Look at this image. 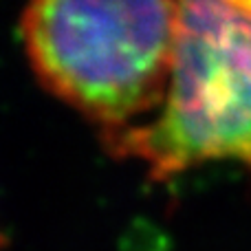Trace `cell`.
Instances as JSON below:
<instances>
[{
    "instance_id": "obj_1",
    "label": "cell",
    "mask_w": 251,
    "mask_h": 251,
    "mask_svg": "<svg viewBox=\"0 0 251 251\" xmlns=\"http://www.w3.org/2000/svg\"><path fill=\"white\" fill-rule=\"evenodd\" d=\"M181 0H29L20 33L44 88L108 130L161 106Z\"/></svg>"
},
{
    "instance_id": "obj_2",
    "label": "cell",
    "mask_w": 251,
    "mask_h": 251,
    "mask_svg": "<svg viewBox=\"0 0 251 251\" xmlns=\"http://www.w3.org/2000/svg\"><path fill=\"white\" fill-rule=\"evenodd\" d=\"M154 181L207 161L251 168V16L227 0H181L170 84L154 122L104 132Z\"/></svg>"
},
{
    "instance_id": "obj_3",
    "label": "cell",
    "mask_w": 251,
    "mask_h": 251,
    "mask_svg": "<svg viewBox=\"0 0 251 251\" xmlns=\"http://www.w3.org/2000/svg\"><path fill=\"white\" fill-rule=\"evenodd\" d=\"M229 4H234L236 9H240L243 13H247V16H251V0H227Z\"/></svg>"
}]
</instances>
